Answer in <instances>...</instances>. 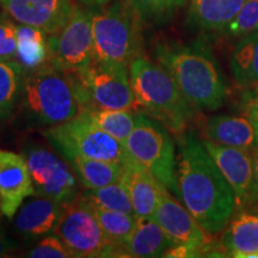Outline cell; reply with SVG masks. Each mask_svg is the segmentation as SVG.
<instances>
[{
    "mask_svg": "<svg viewBox=\"0 0 258 258\" xmlns=\"http://www.w3.org/2000/svg\"><path fill=\"white\" fill-rule=\"evenodd\" d=\"M203 134L217 144L252 152L258 146L254 129L250 120L243 116L215 115L209 117L203 127Z\"/></svg>",
    "mask_w": 258,
    "mask_h": 258,
    "instance_id": "ac0fdd59",
    "label": "cell"
},
{
    "mask_svg": "<svg viewBox=\"0 0 258 258\" xmlns=\"http://www.w3.org/2000/svg\"><path fill=\"white\" fill-rule=\"evenodd\" d=\"M28 257L31 258H70L72 253L57 234H47L29 251Z\"/></svg>",
    "mask_w": 258,
    "mask_h": 258,
    "instance_id": "4dcf8cb0",
    "label": "cell"
},
{
    "mask_svg": "<svg viewBox=\"0 0 258 258\" xmlns=\"http://www.w3.org/2000/svg\"><path fill=\"white\" fill-rule=\"evenodd\" d=\"M235 83L244 88L258 85V30L243 36L231 56Z\"/></svg>",
    "mask_w": 258,
    "mask_h": 258,
    "instance_id": "cb8c5ba5",
    "label": "cell"
},
{
    "mask_svg": "<svg viewBox=\"0 0 258 258\" xmlns=\"http://www.w3.org/2000/svg\"><path fill=\"white\" fill-rule=\"evenodd\" d=\"M54 232L61 238L72 257H114L121 252V247L109 241L103 233L95 208L82 195L63 207Z\"/></svg>",
    "mask_w": 258,
    "mask_h": 258,
    "instance_id": "9c48e42d",
    "label": "cell"
},
{
    "mask_svg": "<svg viewBox=\"0 0 258 258\" xmlns=\"http://www.w3.org/2000/svg\"><path fill=\"white\" fill-rule=\"evenodd\" d=\"M43 135L64 159L80 157L120 164L131 159L121 141L82 115L63 123L47 127Z\"/></svg>",
    "mask_w": 258,
    "mask_h": 258,
    "instance_id": "ba28073f",
    "label": "cell"
},
{
    "mask_svg": "<svg viewBox=\"0 0 258 258\" xmlns=\"http://www.w3.org/2000/svg\"><path fill=\"white\" fill-rule=\"evenodd\" d=\"M176 177L177 195L203 230L217 234L226 228L238 206L234 190L191 132L179 140Z\"/></svg>",
    "mask_w": 258,
    "mask_h": 258,
    "instance_id": "6da1fadb",
    "label": "cell"
},
{
    "mask_svg": "<svg viewBox=\"0 0 258 258\" xmlns=\"http://www.w3.org/2000/svg\"><path fill=\"white\" fill-rule=\"evenodd\" d=\"M252 157V184H251V199L258 202V146L251 152Z\"/></svg>",
    "mask_w": 258,
    "mask_h": 258,
    "instance_id": "d6a6232c",
    "label": "cell"
},
{
    "mask_svg": "<svg viewBox=\"0 0 258 258\" xmlns=\"http://www.w3.org/2000/svg\"><path fill=\"white\" fill-rule=\"evenodd\" d=\"M18 46L15 61L24 72L35 70L48 62V34L41 29L30 25H17Z\"/></svg>",
    "mask_w": 258,
    "mask_h": 258,
    "instance_id": "603a6c76",
    "label": "cell"
},
{
    "mask_svg": "<svg viewBox=\"0 0 258 258\" xmlns=\"http://www.w3.org/2000/svg\"><path fill=\"white\" fill-rule=\"evenodd\" d=\"M49 62L64 72H78L91 62L93 51L92 10L74 6L64 27L48 35Z\"/></svg>",
    "mask_w": 258,
    "mask_h": 258,
    "instance_id": "8fae6325",
    "label": "cell"
},
{
    "mask_svg": "<svg viewBox=\"0 0 258 258\" xmlns=\"http://www.w3.org/2000/svg\"><path fill=\"white\" fill-rule=\"evenodd\" d=\"M19 97L27 117L43 127L72 120L80 111L70 74L49 61L23 73Z\"/></svg>",
    "mask_w": 258,
    "mask_h": 258,
    "instance_id": "277c9868",
    "label": "cell"
},
{
    "mask_svg": "<svg viewBox=\"0 0 258 258\" xmlns=\"http://www.w3.org/2000/svg\"><path fill=\"white\" fill-rule=\"evenodd\" d=\"M76 172L84 189H97L118 182L123 172V164L99 159L73 157L66 159Z\"/></svg>",
    "mask_w": 258,
    "mask_h": 258,
    "instance_id": "7402d4cb",
    "label": "cell"
},
{
    "mask_svg": "<svg viewBox=\"0 0 258 258\" xmlns=\"http://www.w3.org/2000/svg\"><path fill=\"white\" fill-rule=\"evenodd\" d=\"M202 144L234 190L237 205L243 206L251 199L252 157L250 152L241 148L217 144L208 139H203Z\"/></svg>",
    "mask_w": 258,
    "mask_h": 258,
    "instance_id": "9a60e30c",
    "label": "cell"
},
{
    "mask_svg": "<svg viewBox=\"0 0 258 258\" xmlns=\"http://www.w3.org/2000/svg\"><path fill=\"white\" fill-rule=\"evenodd\" d=\"M123 145L132 159L177 195L175 144L165 125L145 112L135 114L134 129Z\"/></svg>",
    "mask_w": 258,
    "mask_h": 258,
    "instance_id": "52a82bcc",
    "label": "cell"
},
{
    "mask_svg": "<svg viewBox=\"0 0 258 258\" xmlns=\"http://www.w3.org/2000/svg\"><path fill=\"white\" fill-rule=\"evenodd\" d=\"M221 244L232 257L258 258V215H237L226 226Z\"/></svg>",
    "mask_w": 258,
    "mask_h": 258,
    "instance_id": "ffe728a7",
    "label": "cell"
},
{
    "mask_svg": "<svg viewBox=\"0 0 258 258\" xmlns=\"http://www.w3.org/2000/svg\"><path fill=\"white\" fill-rule=\"evenodd\" d=\"M93 208H95L97 220L108 240L123 249V245L133 233L137 224V215L125 212Z\"/></svg>",
    "mask_w": 258,
    "mask_h": 258,
    "instance_id": "484cf974",
    "label": "cell"
},
{
    "mask_svg": "<svg viewBox=\"0 0 258 258\" xmlns=\"http://www.w3.org/2000/svg\"><path fill=\"white\" fill-rule=\"evenodd\" d=\"M67 73L72 79L80 110L91 106L131 110L137 105L127 66L105 62L93 57L83 70Z\"/></svg>",
    "mask_w": 258,
    "mask_h": 258,
    "instance_id": "8992f818",
    "label": "cell"
},
{
    "mask_svg": "<svg viewBox=\"0 0 258 258\" xmlns=\"http://www.w3.org/2000/svg\"><path fill=\"white\" fill-rule=\"evenodd\" d=\"M23 70L16 61L0 60V121L14 110L21 93Z\"/></svg>",
    "mask_w": 258,
    "mask_h": 258,
    "instance_id": "83f0119b",
    "label": "cell"
},
{
    "mask_svg": "<svg viewBox=\"0 0 258 258\" xmlns=\"http://www.w3.org/2000/svg\"><path fill=\"white\" fill-rule=\"evenodd\" d=\"M62 212L63 206L61 203L35 195L16 213V231L27 240L40 239L55 231Z\"/></svg>",
    "mask_w": 258,
    "mask_h": 258,
    "instance_id": "e0dca14e",
    "label": "cell"
},
{
    "mask_svg": "<svg viewBox=\"0 0 258 258\" xmlns=\"http://www.w3.org/2000/svg\"><path fill=\"white\" fill-rule=\"evenodd\" d=\"M156 56L194 109L217 110L224 104L227 85L207 48L200 44H159Z\"/></svg>",
    "mask_w": 258,
    "mask_h": 258,
    "instance_id": "7a4b0ae2",
    "label": "cell"
},
{
    "mask_svg": "<svg viewBox=\"0 0 258 258\" xmlns=\"http://www.w3.org/2000/svg\"><path fill=\"white\" fill-rule=\"evenodd\" d=\"M245 0H190L191 21L207 30H225L237 17Z\"/></svg>",
    "mask_w": 258,
    "mask_h": 258,
    "instance_id": "44dd1931",
    "label": "cell"
},
{
    "mask_svg": "<svg viewBox=\"0 0 258 258\" xmlns=\"http://www.w3.org/2000/svg\"><path fill=\"white\" fill-rule=\"evenodd\" d=\"M246 117L249 118L251 124L254 129V134H256V139L258 143V101L257 99H251L250 104L247 105L246 109Z\"/></svg>",
    "mask_w": 258,
    "mask_h": 258,
    "instance_id": "836d02e7",
    "label": "cell"
},
{
    "mask_svg": "<svg viewBox=\"0 0 258 258\" xmlns=\"http://www.w3.org/2000/svg\"><path fill=\"white\" fill-rule=\"evenodd\" d=\"M251 96H252V99L258 101V85L253 86V91H251Z\"/></svg>",
    "mask_w": 258,
    "mask_h": 258,
    "instance_id": "8d00e7d4",
    "label": "cell"
},
{
    "mask_svg": "<svg viewBox=\"0 0 258 258\" xmlns=\"http://www.w3.org/2000/svg\"><path fill=\"white\" fill-rule=\"evenodd\" d=\"M79 115L93 122L116 140L124 143L135 125V114L128 110H112L91 106L80 110Z\"/></svg>",
    "mask_w": 258,
    "mask_h": 258,
    "instance_id": "d4e9b609",
    "label": "cell"
},
{
    "mask_svg": "<svg viewBox=\"0 0 258 258\" xmlns=\"http://www.w3.org/2000/svg\"><path fill=\"white\" fill-rule=\"evenodd\" d=\"M18 28L0 15V60L14 61L17 55Z\"/></svg>",
    "mask_w": 258,
    "mask_h": 258,
    "instance_id": "1f68e13d",
    "label": "cell"
},
{
    "mask_svg": "<svg viewBox=\"0 0 258 258\" xmlns=\"http://www.w3.org/2000/svg\"><path fill=\"white\" fill-rule=\"evenodd\" d=\"M137 16L129 2L112 0L92 8L95 59L129 67L140 49Z\"/></svg>",
    "mask_w": 258,
    "mask_h": 258,
    "instance_id": "5b68a950",
    "label": "cell"
},
{
    "mask_svg": "<svg viewBox=\"0 0 258 258\" xmlns=\"http://www.w3.org/2000/svg\"><path fill=\"white\" fill-rule=\"evenodd\" d=\"M0 6L19 24L55 35L72 15V0H0Z\"/></svg>",
    "mask_w": 258,
    "mask_h": 258,
    "instance_id": "4fadbf2b",
    "label": "cell"
},
{
    "mask_svg": "<svg viewBox=\"0 0 258 258\" xmlns=\"http://www.w3.org/2000/svg\"><path fill=\"white\" fill-rule=\"evenodd\" d=\"M22 154L27 160L35 195L54 200L63 207L78 198L79 180L69 161L38 144L27 146Z\"/></svg>",
    "mask_w": 258,
    "mask_h": 258,
    "instance_id": "30bf717a",
    "label": "cell"
},
{
    "mask_svg": "<svg viewBox=\"0 0 258 258\" xmlns=\"http://www.w3.org/2000/svg\"><path fill=\"white\" fill-rule=\"evenodd\" d=\"M153 218L169 237L172 246H186L200 256V252L207 249L211 243L209 233L200 226L183 203L172 198L169 189L164 190Z\"/></svg>",
    "mask_w": 258,
    "mask_h": 258,
    "instance_id": "7c38bea8",
    "label": "cell"
},
{
    "mask_svg": "<svg viewBox=\"0 0 258 258\" xmlns=\"http://www.w3.org/2000/svg\"><path fill=\"white\" fill-rule=\"evenodd\" d=\"M120 180L131 196L134 214L139 218H153L166 186L132 158L123 164Z\"/></svg>",
    "mask_w": 258,
    "mask_h": 258,
    "instance_id": "2e32d148",
    "label": "cell"
},
{
    "mask_svg": "<svg viewBox=\"0 0 258 258\" xmlns=\"http://www.w3.org/2000/svg\"><path fill=\"white\" fill-rule=\"evenodd\" d=\"M227 30L232 36L237 37L246 36L258 30V0H245Z\"/></svg>",
    "mask_w": 258,
    "mask_h": 258,
    "instance_id": "f546056e",
    "label": "cell"
},
{
    "mask_svg": "<svg viewBox=\"0 0 258 258\" xmlns=\"http://www.w3.org/2000/svg\"><path fill=\"white\" fill-rule=\"evenodd\" d=\"M34 195L35 189L23 154L0 150V213L12 220L24 200Z\"/></svg>",
    "mask_w": 258,
    "mask_h": 258,
    "instance_id": "5bb4252c",
    "label": "cell"
},
{
    "mask_svg": "<svg viewBox=\"0 0 258 258\" xmlns=\"http://www.w3.org/2000/svg\"><path fill=\"white\" fill-rule=\"evenodd\" d=\"M137 105L169 131L180 134L192 120L194 108L173 77L159 63L137 56L129 64Z\"/></svg>",
    "mask_w": 258,
    "mask_h": 258,
    "instance_id": "3957f363",
    "label": "cell"
},
{
    "mask_svg": "<svg viewBox=\"0 0 258 258\" xmlns=\"http://www.w3.org/2000/svg\"><path fill=\"white\" fill-rule=\"evenodd\" d=\"M83 5L90 6V8H96V6H102L112 2V0H78Z\"/></svg>",
    "mask_w": 258,
    "mask_h": 258,
    "instance_id": "d590c367",
    "label": "cell"
},
{
    "mask_svg": "<svg viewBox=\"0 0 258 258\" xmlns=\"http://www.w3.org/2000/svg\"><path fill=\"white\" fill-rule=\"evenodd\" d=\"M12 247H14V243L9 240V238L3 233L2 228H0V257L8 256Z\"/></svg>",
    "mask_w": 258,
    "mask_h": 258,
    "instance_id": "e575fe53",
    "label": "cell"
},
{
    "mask_svg": "<svg viewBox=\"0 0 258 258\" xmlns=\"http://www.w3.org/2000/svg\"><path fill=\"white\" fill-rule=\"evenodd\" d=\"M172 243L154 218H139L123 251L131 257H164Z\"/></svg>",
    "mask_w": 258,
    "mask_h": 258,
    "instance_id": "d6986e66",
    "label": "cell"
},
{
    "mask_svg": "<svg viewBox=\"0 0 258 258\" xmlns=\"http://www.w3.org/2000/svg\"><path fill=\"white\" fill-rule=\"evenodd\" d=\"M139 17L161 19L169 17L177 9L184 5L185 0H128Z\"/></svg>",
    "mask_w": 258,
    "mask_h": 258,
    "instance_id": "f1b7e54d",
    "label": "cell"
},
{
    "mask_svg": "<svg viewBox=\"0 0 258 258\" xmlns=\"http://www.w3.org/2000/svg\"><path fill=\"white\" fill-rule=\"evenodd\" d=\"M80 195L93 207L134 214L131 196L121 180L97 189H85Z\"/></svg>",
    "mask_w": 258,
    "mask_h": 258,
    "instance_id": "4316f807",
    "label": "cell"
}]
</instances>
